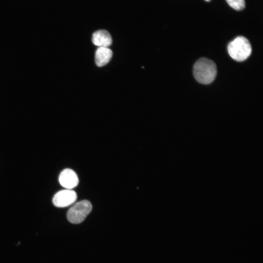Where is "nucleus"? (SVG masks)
Listing matches in <instances>:
<instances>
[{
	"instance_id": "obj_1",
	"label": "nucleus",
	"mask_w": 263,
	"mask_h": 263,
	"mask_svg": "<svg viewBox=\"0 0 263 263\" xmlns=\"http://www.w3.org/2000/svg\"><path fill=\"white\" fill-rule=\"evenodd\" d=\"M193 74L195 79L203 84L211 83L217 75V67L215 63L207 58L198 59L193 66Z\"/></svg>"
},
{
	"instance_id": "obj_2",
	"label": "nucleus",
	"mask_w": 263,
	"mask_h": 263,
	"mask_svg": "<svg viewBox=\"0 0 263 263\" xmlns=\"http://www.w3.org/2000/svg\"><path fill=\"white\" fill-rule=\"evenodd\" d=\"M227 51L229 56L234 60L243 61L250 56L252 48L246 38L239 36L228 44Z\"/></svg>"
},
{
	"instance_id": "obj_3",
	"label": "nucleus",
	"mask_w": 263,
	"mask_h": 263,
	"mask_svg": "<svg viewBox=\"0 0 263 263\" xmlns=\"http://www.w3.org/2000/svg\"><path fill=\"white\" fill-rule=\"evenodd\" d=\"M92 209L91 203L88 200L77 202L71 207L67 214L68 220L73 224L83 222Z\"/></svg>"
},
{
	"instance_id": "obj_4",
	"label": "nucleus",
	"mask_w": 263,
	"mask_h": 263,
	"mask_svg": "<svg viewBox=\"0 0 263 263\" xmlns=\"http://www.w3.org/2000/svg\"><path fill=\"white\" fill-rule=\"evenodd\" d=\"M76 199V192L73 190L67 189L56 193L53 199V203L56 207H64L74 203Z\"/></svg>"
},
{
	"instance_id": "obj_5",
	"label": "nucleus",
	"mask_w": 263,
	"mask_h": 263,
	"mask_svg": "<svg viewBox=\"0 0 263 263\" xmlns=\"http://www.w3.org/2000/svg\"><path fill=\"white\" fill-rule=\"evenodd\" d=\"M59 182L60 185L67 189H72L77 186L79 180L76 173L72 169H63L59 176Z\"/></svg>"
},
{
	"instance_id": "obj_6",
	"label": "nucleus",
	"mask_w": 263,
	"mask_h": 263,
	"mask_svg": "<svg viewBox=\"0 0 263 263\" xmlns=\"http://www.w3.org/2000/svg\"><path fill=\"white\" fill-rule=\"evenodd\" d=\"M92 42L98 47H108L112 43V38L108 31L99 30L93 34Z\"/></svg>"
},
{
	"instance_id": "obj_7",
	"label": "nucleus",
	"mask_w": 263,
	"mask_h": 263,
	"mask_svg": "<svg viewBox=\"0 0 263 263\" xmlns=\"http://www.w3.org/2000/svg\"><path fill=\"white\" fill-rule=\"evenodd\" d=\"M113 52L109 47H98L95 53V62L98 67L107 64L111 59Z\"/></svg>"
},
{
	"instance_id": "obj_8",
	"label": "nucleus",
	"mask_w": 263,
	"mask_h": 263,
	"mask_svg": "<svg viewBox=\"0 0 263 263\" xmlns=\"http://www.w3.org/2000/svg\"><path fill=\"white\" fill-rule=\"evenodd\" d=\"M228 5L234 9L240 11L245 7V0H225Z\"/></svg>"
},
{
	"instance_id": "obj_9",
	"label": "nucleus",
	"mask_w": 263,
	"mask_h": 263,
	"mask_svg": "<svg viewBox=\"0 0 263 263\" xmlns=\"http://www.w3.org/2000/svg\"><path fill=\"white\" fill-rule=\"evenodd\" d=\"M206 0L207 1H209L210 0Z\"/></svg>"
}]
</instances>
